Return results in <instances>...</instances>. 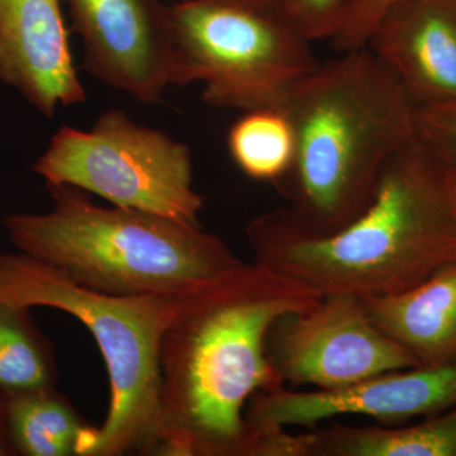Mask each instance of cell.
Wrapping results in <instances>:
<instances>
[{
  "label": "cell",
  "instance_id": "1",
  "mask_svg": "<svg viewBox=\"0 0 456 456\" xmlns=\"http://www.w3.org/2000/svg\"><path fill=\"white\" fill-rule=\"evenodd\" d=\"M321 297L245 263L183 298L160 346L167 455L254 456L246 407L257 393L285 387L266 354L270 329Z\"/></svg>",
  "mask_w": 456,
  "mask_h": 456
},
{
  "label": "cell",
  "instance_id": "23",
  "mask_svg": "<svg viewBox=\"0 0 456 456\" xmlns=\"http://www.w3.org/2000/svg\"><path fill=\"white\" fill-rule=\"evenodd\" d=\"M452 175H454V182H455V187H456V167L454 169V167H452Z\"/></svg>",
  "mask_w": 456,
  "mask_h": 456
},
{
  "label": "cell",
  "instance_id": "17",
  "mask_svg": "<svg viewBox=\"0 0 456 456\" xmlns=\"http://www.w3.org/2000/svg\"><path fill=\"white\" fill-rule=\"evenodd\" d=\"M55 386V367L47 342L26 308L0 303V392L40 391Z\"/></svg>",
  "mask_w": 456,
  "mask_h": 456
},
{
  "label": "cell",
  "instance_id": "7",
  "mask_svg": "<svg viewBox=\"0 0 456 456\" xmlns=\"http://www.w3.org/2000/svg\"><path fill=\"white\" fill-rule=\"evenodd\" d=\"M33 170L47 185H70L112 206L200 224L204 202L193 187L191 149L121 110L102 113L90 131L62 126Z\"/></svg>",
  "mask_w": 456,
  "mask_h": 456
},
{
  "label": "cell",
  "instance_id": "18",
  "mask_svg": "<svg viewBox=\"0 0 456 456\" xmlns=\"http://www.w3.org/2000/svg\"><path fill=\"white\" fill-rule=\"evenodd\" d=\"M416 137L449 167H456V103L417 107Z\"/></svg>",
  "mask_w": 456,
  "mask_h": 456
},
{
  "label": "cell",
  "instance_id": "8",
  "mask_svg": "<svg viewBox=\"0 0 456 456\" xmlns=\"http://www.w3.org/2000/svg\"><path fill=\"white\" fill-rule=\"evenodd\" d=\"M266 354L284 383L331 391L389 371L419 367L371 322L362 298L326 294L273 323Z\"/></svg>",
  "mask_w": 456,
  "mask_h": 456
},
{
  "label": "cell",
  "instance_id": "5",
  "mask_svg": "<svg viewBox=\"0 0 456 456\" xmlns=\"http://www.w3.org/2000/svg\"><path fill=\"white\" fill-rule=\"evenodd\" d=\"M184 297L110 296L73 283L29 255L0 256L2 305L66 312L89 330L103 355L110 411L90 432L82 456L167 455L160 346Z\"/></svg>",
  "mask_w": 456,
  "mask_h": 456
},
{
  "label": "cell",
  "instance_id": "3",
  "mask_svg": "<svg viewBox=\"0 0 456 456\" xmlns=\"http://www.w3.org/2000/svg\"><path fill=\"white\" fill-rule=\"evenodd\" d=\"M278 108L294 151L275 185L284 211L311 232H335L358 217L384 165L416 140L415 102L367 46L320 62Z\"/></svg>",
  "mask_w": 456,
  "mask_h": 456
},
{
  "label": "cell",
  "instance_id": "11",
  "mask_svg": "<svg viewBox=\"0 0 456 456\" xmlns=\"http://www.w3.org/2000/svg\"><path fill=\"white\" fill-rule=\"evenodd\" d=\"M0 79L50 118L86 101L60 0H0Z\"/></svg>",
  "mask_w": 456,
  "mask_h": 456
},
{
  "label": "cell",
  "instance_id": "20",
  "mask_svg": "<svg viewBox=\"0 0 456 456\" xmlns=\"http://www.w3.org/2000/svg\"><path fill=\"white\" fill-rule=\"evenodd\" d=\"M349 0H292L294 23L311 41L330 40L340 28Z\"/></svg>",
  "mask_w": 456,
  "mask_h": 456
},
{
  "label": "cell",
  "instance_id": "10",
  "mask_svg": "<svg viewBox=\"0 0 456 456\" xmlns=\"http://www.w3.org/2000/svg\"><path fill=\"white\" fill-rule=\"evenodd\" d=\"M84 69L145 104L170 86V5L161 0H68Z\"/></svg>",
  "mask_w": 456,
  "mask_h": 456
},
{
  "label": "cell",
  "instance_id": "9",
  "mask_svg": "<svg viewBox=\"0 0 456 456\" xmlns=\"http://www.w3.org/2000/svg\"><path fill=\"white\" fill-rule=\"evenodd\" d=\"M456 408V364L413 367L375 375L345 388L257 393L246 407L254 432L316 428L338 416H364L383 426L403 425Z\"/></svg>",
  "mask_w": 456,
  "mask_h": 456
},
{
  "label": "cell",
  "instance_id": "2",
  "mask_svg": "<svg viewBox=\"0 0 456 456\" xmlns=\"http://www.w3.org/2000/svg\"><path fill=\"white\" fill-rule=\"evenodd\" d=\"M255 264L321 296L403 292L456 261V187L452 169L419 140L384 165L370 203L331 233L296 224L281 209L246 227Z\"/></svg>",
  "mask_w": 456,
  "mask_h": 456
},
{
  "label": "cell",
  "instance_id": "4",
  "mask_svg": "<svg viewBox=\"0 0 456 456\" xmlns=\"http://www.w3.org/2000/svg\"><path fill=\"white\" fill-rule=\"evenodd\" d=\"M53 208L5 217L12 244L69 281L110 296L180 298L245 261L200 224L101 207L70 185H47Z\"/></svg>",
  "mask_w": 456,
  "mask_h": 456
},
{
  "label": "cell",
  "instance_id": "19",
  "mask_svg": "<svg viewBox=\"0 0 456 456\" xmlns=\"http://www.w3.org/2000/svg\"><path fill=\"white\" fill-rule=\"evenodd\" d=\"M398 0H349L340 28L331 38L336 53L362 49L378 20Z\"/></svg>",
  "mask_w": 456,
  "mask_h": 456
},
{
  "label": "cell",
  "instance_id": "22",
  "mask_svg": "<svg viewBox=\"0 0 456 456\" xmlns=\"http://www.w3.org/2000/svg\"><path fill=\"white\" fill-rule=\"evenodd\" d=\"M7 426H5L4 402L0 404V456L9 454Z\"/></svg>",
  "mask_w": 456,
  "mask_h": 456
},
{
  "label": "cell",
  "instance_id": "13",
  "mask_svg": "<svg viewBox=\"0 0 456 456\" xmlns=\"http://www.w3.org/2000/svg\"><path fill=\"white\" fill-rule=\"evenodd\" d=\"M362 301L371 322L419 364H456V261L403 292Z\"/></svg>",
  "mask_w": 456,
  "mask_h": 456
},
{
  "label": "cell",
  "instance_id": "21",
  "mask_svg": "<svg viewBox=\"0 0 456 456\" xmlns=\"http://www.w3.org/2000/svg\"><path fill=\"white\" fill-rule=\"evenodd\" d=\"M226 2L240 3V4L283 12L288 14H290V11H292V0H226Z\"/></svg>",
  "mask_w": 456,
  "mask_h": 456
},
{
  "label": "cell",
  "instance_id": "16",
  "mask_svg": "<svg viewBox=\"0 0 456 456\" xmlns=\"http://www.w3.org/2000/svg\"><path fill=\"white\" fill-rule=\"evenodd\" d=\"M227 147L246 176L277 184L292 164V127L281 108L248 110L231 126Z\"/></svg>",
  "mask_w": 456,
  "mask_h": 456
},
{
  "label": "cell",
  "instance_id": "14",
  "mask_svg": "<svg viewBox=\"0 0 456 456\" xmlns=\"http://www.w3.org/2000/svg\"><path fill=\"white\" fill-rule=\"evenodd\" d=\"M303 456H456V408L425 421L398 426L312 428Z\"/></svg>",
  "mask_w": 456,
  "mask_h": 456
},
{
  "label": "cell",
  "instance_id": "6",
  "mask_svg": "<svg viewBox=\"0 0 456 456\" xmlns=\"http://www.w3.org/2000/svg\"><path fill=\"white\" fill-rule=\"evenodd\" d=\"M170 86L203 83L207 106L278 108L320 65L310 38L283 12L226 0L170 5Z\"/></svg>",
  "mask_w": 456,
  "mask_h": 456
},
{
  "label": "cell",
  "instance_id": "12",
  "mask_svg": "<svg viewBox=\"0 0 456 456\" xmlns=\"http://www.w3.org/2000/svg\"><path fill=\"white\" fill-rule=\"evenodd\" d=\"M365 46L417 107L456 103V0H398Z\"/></svg>",
  "mask_w": 456,
  "mask_h": 456
},
{
  "label": "cell",
  "instance_id": "15",
  "mask_svg": "<svg viewBox=\"0 0 456 456\" xmlns=\"http://www.w3.org/2000/svg\"><path fill=\"white\" fill-rule=\"evenodd\" d=\"M3 395L12 449L26 456H82L93 428L55 389Z\"/></svg>",
  "mask_w": 456,
  "mask_h": 456
}]
</instances>
